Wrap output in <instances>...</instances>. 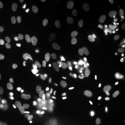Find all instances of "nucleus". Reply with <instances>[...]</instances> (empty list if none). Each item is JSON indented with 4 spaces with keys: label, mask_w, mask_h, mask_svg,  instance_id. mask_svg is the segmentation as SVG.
Instances as JSON below:
<instances>
[{
    "label": "nucleus",
    "mask_w": 125,
    "mask_h": 125,
    "mask_svg": "<svg viewBox=\"0 0 125 125\" xmlns=\"http://www.w3.org/2000/svg\"><path fill=\"white\" fill-rule=\"evenodd\" d=\"M9 116V112L7 109L0 107V119L3 120L7 118Z\"/></svg>",
    "instance_id": "f3484780"
},
{
    "label": "nucleus",
    "mask_w": 125,
    "mask_h": 125,
    "mask_svg": "<svg viewBox=\"0 0 125 125\" xmlns=\"http://www.w3.org/2000/svg\"><path fill=\"white\" fill-rule=\"evenodd\" d=\"M35 14V11L33 7L30 6L26 7L24 10L23 16L25 21L30 23L33 20Z\"/></svg>",
    "instance_id": "39448f33"
},
{
    "label": "nucleus",
    "mask_w": 125,
    "mask_h": 125,
    "mask_svg": "<svg viewBox=\"0 0 125 125\" xmlns=\"http://www.w3.org/2000/svg\"><path fill=\"white\" fill-rule=\"evenodd\" d=\"M38 1L42 6H45L49 1V0H39Z\"/></svg>",
    "instance_id": "5701e85b"
},
{
    "label": "nucleus",
    "mask_w": 125,
    "mask_h": 125,
    "mask_svg": "<svg viewBox=\"0 0 125 125\" xmlns=\"http://www.w3.org/2000/svg\"><path fill=\"white\" fill-rule=\"evenodd\" d=\"M122 117L123 118L122 119V121H125V113H123L122 114Z\"/></svg>",
    "instance_id": "c85d7f7f"
},
{
    "label": "nucleus",
    "mask_w": 125,
    "mask_h": 125,
    "mask_svg": "<svg viewBox=\"0 0 125 125\" xmlns=\"http://www.w3.org/2000/svg\"></svg>",
    "instance_id": "473e14b6"
},
{
    "label": "nucleus",
    "mask_w": 125,
    "mask_h": 125,
    "mask_svg": "<svg viewBox=\"0 0 125 125\" xmlns=\"http://www.w3.org/2000/svg\"><path fill=\"white\" fill-rule=\"evenodd\" d=\"M71 103H72L73 105H76L77 104V100L73 99V100H72L71 101Z\"/></svg>",
    "instance_id": "cd10ccee"
},
{
    "label": "nucleus",
    "mask_w": 125,
    "mask_h": 125,
    "mask_svg": "<svg viewBox=\"0 0 125 125\" xmlns=\"http://www.w3.org/2000/svg\"><path fill=\"white\" fill-rule=\"evenodd\" d=\"M8 57L7 54L5 53H0V64L2 65H5L7 61Z\"/></svg>",
    "instance_id": "6ab92c4d"
},
{
    "label": "nucleus",
    "mask_w": 125,
    "mask_h": 125,
    "mask_svg": "<svg viewBox=\"0 0 125 125\" xmlns=\"http://www.w3.org/2000/svg\"><path fill=\"white\" fill-rule=\"evenodd\" d=\"M112 72L109 66L103 67L97 77V81L99 84H102L111 77Z\"/></svg>",
    "instance_id": "20e7f679"
},
{
    "label": "nucleus",
    "mask_w": 125,
    "mask_h": 125,
    "mask_svg": "<svg viewBox=\"0 0 125 125\" xmlns=\"http://www.w3.org/2000/svg\"><path fill=\"white\" fill-rule=\"evenodd\" d=\"M7 13V10L5 6L0 3V17H3L6 15Z\"/></svg>",
    "instance_id": "aec40b11"
},
{
    "label": "nucleus",
    "mask_w": 125,
    "mask_h": 125,
    "mask_svg": "<svg viewBox=\"0 0 125 125\" xmlns=\"http://www.w3.org/2000/svg\"><path fill=\"white\" fill-rule=\"evenodd\" d=\"M36 75L40 80H44L47 77L48 74L46 70L42 68H39L36 71Z\"/></svg>",
    "instance_id": "f8f14e48"
},
{
    "label": "nucleus",
    "mask_w": 125,
    "mask_h": 125,
    "mask_svg": "<svg viewBox=\"0 0 125 125\" xmlns=\"http://www.w3.org/2000/svg\"><path fill=\"white\" fill-rule=\"evenodd\" d=\"M62 83L67 91L71 92L72 90L75 83V79L71 73L66 72L61 77Z\"/></svg>",
    "instance_id": "f03ea898"
},
{
    "label": "nucleus",
    "mask_w": 125,
    "mask_h": 125,
    "mask_svg": "<svg viewBox=\"0 0 125 125\" xmlns=\"http://www.w3.org/2000/svg\"><path fill=\"white\" fill-rule=\"evenodd\" d=\"M64 19L66 24L70 26H73L75 25L77 21L76 17L75 14L69 11H67L65 12L64 14Z\"/></svg>",
    "instance_id": "6e6552de"
},
{
    "label": "nucleus",
    "mask_w": 125,
    "mask_h": 125,
    "mask_svg": "<svg viewBox=\"0 0 125 125\" xmlns=\"http://www.w3.org/2000/svg\"><path fill=\"white\" fill-rule=\"evenodd\" d=\"M101 111L98 106H94L91 108L89 112V117L93 123H96L101 116Z\"/></svg>",
    "instance_id": "423d86ee"
},
{
    "label": "nucleus",
    "mask_w": 125,
    "mask_h": 125,
    "mask_svg": "<svg viewBox=\"0 0 125 125\" xmlns=\"http://www.w3.org/2000/svg\"><path fill=\"white\" fill-rule=\"evenodd\" d=\"M85 125H92V122L89 120H87L86 121Z\"/></svg>",
    "instance_id": "bb28decb"
},
{
    "label": "nucleus",
    "mask_w": 125,
    "mask_h": 125,
    "mask_svg": "<svg viewBox=\"0 0 125 125\" xmlns=\"http://www.w3.org/2000/svg\"><path fill=\"white\" fill-rule=\"evenodd\" d=\"M42 89L40 87H38L36 88L35 87H33V92L35 93H37L38 94H40L42 91Z\"/></svg>",
    "instance_id": "4be33fe9"
},
{
    "label": "nucleus",
    "mask_w": 125,
    "mask_h": 125,
    "mask_svg": "<svg viewBox=\"0 0 125 125\" xmlns=\"http://www.w3.org/2000/svg\"><path fill=\"white\" fill-rule=\"evenodd\" d=\"M22 41L23 46L26 48H29L33 44L31 35L28 33H24L22 36Z\"/></svg>",
    "instance_id": "9d476101"
},
{
    "label": "nucleus",
    "mask_w": 125,
    "mask_h": 125,
    "mask_svg": "<svg viewBox=\"0 0 125 125\" xmlns=\"http://www.w3.org/2000/svg\"><path fill=\"white\" fill-rule=\"evenodd\" d=\"M81 2L83 3L84 4L87 5L88 4H89V3H90V2H91V0H82Z\"/></svg>",
    "instance_id": "393cba45"
},
{
    "label": "nucleus",
    "mask_w": 125,
    "mask_h": 125,
    "mask_svg": "<svg viewBox=\"0 0 125 125\" xmlns=\"http://www.w3.org/2000/svg\"><path fill=\"white\" fill-rule=\"evenodd\" d=\"M10 79L17 86L20 85L21 83V80L20 76L18 74L15 73H12L10 76Z\"/></svg>",
    "instance_id": "2eb2a0df"
},
{
    "label": "nucleus",
    "mask_w": 125,
    "mask_h": 125,
    "mask_svg": "<svg viewBox=\"0 0 125 125\" xmlns=\"http://www.w3.org/2000/svg\"><path fill=\"white\" fill-rule=\"evenodd\" d=\"M10 91L12 95L15 97H20L22 95V92L20 89L16 86H13L11 87Z\"/></svg>",
    "instance_id": "dca6fc26"
},
{
    "label": "nucleus",
    "mask_w": 125,
    "mask_h": 125,
    "mask_svg": "<svg viewBox=\"0 0 125 125\" xmlns=\"http://www.w3.org/2000/svg\"><path fill=\"white\" fill-rule=\"evenodd\" d=\"M96 45V40L94 38H89L86 41L85 48L86 51L88 53H91L94 50Z\"/></svg>",
    "instance_id": "9b49d317"
},
{
    "label": "nucleus",
    "mask_w": 125,
    "mask_h": 125,
    "mask_svg": "<svg viewBox=\"0 0 125 125\" xmlns=\"http://www.w3.org/2000/svg\"><path fill=\"white\" fill-rule=\"evenodd\" d=\"M58 20H59V18H55L54 19H53V20H52V24H53V25H56V23L58 21Z\"/></svg>",
    "instance_id": "a878e982"
},
{
    "label": "nucleus",
    "mask_w": 125,
    "mask_h": 125,
    "mask_svg": "<svg viewBox=\"0 0 125 125\" xmlns=\"http://www.w3.org/2000/svg\"><path fill=\"white\" fill-rule=\"evenodd\" d=\"M9 87V83L7 80L4 78L0 79V89L7 90Z\"/></svg>",
    "instance_id": "a211bd4d"
},
{
    "label": "nucleus",
    "mask_w": 125,
    "mask_h": 125,
    "mask_svg": "<svg viewBox=\"0 0 125 125\" xmlns=\"http://www.w3.org/2000/svg\"><path fill=\"white\" fill-rule=\"evenodd\" d=\"M102 112L104 116L107 118L111 119L113 117V113L112 108L109 107H104L102 109Z\"/></svg>",
    "instance_id": "ddd939ff"
},
{
    "label": "nucleus",
    "mask_w": 125,
    "mask_h": 125,
    "mask_svg": "<svg viewBox=\"0 0 125 125\" xmlns=\"http://www.w3.org/2000/svg\"><path fill=\"white\" fill-rule=\"evenodd\" d=\"M52 13V8H49L46 12V16L47 17H49L51 15Z\"/></svg>",
    "instance_id": "b1692460"
},
{
    "label": "nucleus",
    "mask_w": 125,
    "mask_h": 125,
    "mask_svg": "<svg viewBox=\"0 0 125 125\" xmlns=\"http://www.w3.org/2000/svg\"><path fill=\"white\" fill-rule=\"evenodd\" d=\"M119 125H125V124H123V123H120V124H119Z\"/></svg>",
    "instance_id": "2f4dec72"
},
{
    "label": "nucleus",
    "mask_w": 125,
    "mask_h": 125,
    "mask_svg": "<svg viewBox=\"0 0 125 125\" xmlns=\"http://www.w3.org/2000/svg\"><path fill=\"white\" fill-rule=\"evenodd\" d=\"M109 49L113 55L119 58L121 53V48L120 44L117 40H113L109 45Z\"/></svg>",
    "instance_id": "0eeeda50"
},
{
    "label": "nucleus",
    "mask_w": 125,
    "mask_h": 125,
    "mask_svg": "<svg viewBox=\"0 0 125 125\" xmlns=\"http://www.w3.org/2000/svg\"><path fill=\"white\" fill-rule=\"evenodd\" d=\"M50 76L55 85H59L61 84V77L57 70L54 69H52L50 72Z\"/></svg>",
    "instance_id": "1a4fd4ad"
},
{
    "label": "nucleus",
    "mask_w": 125,
    "mask_h": 125,
    "mask_svg": "<svg viewBox=\"0 0 125 125\" xmlns=\"http://www.w3.org/2000/svg\"><path fill=\"white\" fill-rule=\"evenodd\" d=\"M27 77H28V79H29V80L32 82H36L38 80V78L36 74H33V73L30 74Z\"/></svg>",
    "instance_id": "412c9836"
},
{
    "label": "nucleus",
    "mask_w": 125,
    "mask_h": 125,
    "mask_svg": "<svg viewBox=\"0 0 125 125\" xmlns=\"http://www.w3.org/2000/svg\"><path fill=\"white\" fill-rule=\"evenodd\" d=\"M106 95L113 100H119L121 98V94L118 89L114 86L111 85L106 86L104 88Z\"/></svg>",
    "instance_id": "7ed1b4c3"
},
{
    "label": "nucleus",
    "mask_w": 125,
    "mask_h": 125,
    "mask_svg": "<svg viewBox=\"0 0 125 125\" xmlns=\"http://www.w3.org/2000/svg\"><path fill=\"white\" fill-rule=\"evenodd\" d=\"M46 125H52V123L51 122L49 121V122H48L46 124Z\"/></svg>",
    "instance_id": "7c9ffc66"
},
{
    "label": "nucleus",
    "mask_w": 125,
    "mask_h": 125,
    "mask_svg": "<svg viewBox=\"0 0 125 125\" xmlns=\"http://www.w3.org/2000/svg\"><path fill=\"white\" fill-rule=\"evenodd\" d=\"M46 117L51 120H54L56 118L58 117L63 120L65 122L67 121L63 113L59 108L55 106H50L47 108L46 110Z\"/></svg>",
    "instance_id": "f257e3e1"
},
{
    "label": "nucleus",
    "mask_w": 125,
    "mask_h": 125,
    "mask_svg": "<svg viewBox=\"0 0 125 125\" xmlns=\"http://www.w3.org/2000/svg\"><path fill=\"white\" fill-rule=\"evenodd\" d=\"M33 40L35 45L36 46H41L43 41L42 34L40 32L36 33L34 35Z\"/></svg>",
    "instance_id": "4468645a"
},
{
    "label": "nucleus",
    "mask_w": 125,
    "mask_h": 125,
    "mask_svg": "<svg viewBox=\"0 0 125 125\" xmlns=\"http://www.w3.org/2000/svg\"><path fill=\"white\" fill-rule=\"evenodd\" d=\"M70 125H78L76 122H74V121H72V122H71V123H70Z\"/></svg>",
    "instance_id": "c756f323"
}]
</instances>
